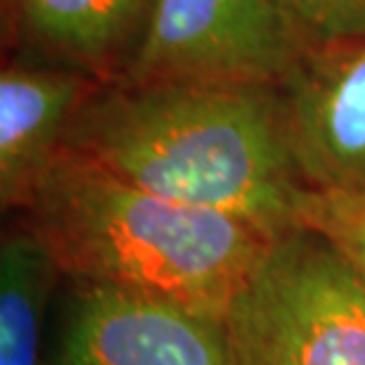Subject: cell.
Listing matches in <instances>:
<instances>
[{
    "label": "cell",
    "mask_w": 365,
    "mask_h": 365,
    "mask_svg": "<svg viewBox=\"0 0 365 365\" xmlns=\"http://www.w3.org/2000/svg\"><path fill=\"white\" fill-rule=\"evenodd\" d=\"M64 152L271 237L302 225L311 197L275 86L100 83L71 121Z\"/></svg>",
    "instance_id": "1"
},
{
    "label": "cell",
    "mask_w": 365,
    "mask_h": 365,
    "mask_svg": "<svg viewBox=\"0 0 365 365\" xmlns=\"http://www.w3.org/2000/svg\"><path fill=\"white\" fill-rule=\"evenodd\" d=\"M102 81L29 55L0 71V204L24 211L36 185L62 155L76 112Z\"/></svg>",
    "instance_id": "7"
},
{
    "label": "cell",
    "mask_w": 365,
    "mask_h": 365,
    "mask_svg": "<svg viewBox=\"0 0 365 365\" xmlns=\"http://www.w3.org/2000/svg\"><path fill=\"white\" fill-rule=\"evenodd\" d=\"M309 46L365 36V0H284Z\"/></svg>",
    "instance_id": "11"
},
{
    "label": "cell",
    "mask_w": 365,
    "mask_h": 365,
    "mask_svg": "<svg viewBox=\"0 0 365 365\" xmlns=\"http://www.w3.org/2000/svg\"><path fill=\"white\" fill-rule=\"evenodd\" d=\"M69 284L50 365H237L225 318L143 292Z\"/></svg>",
    "instance_id": "5"
},
{
    "label": "cell",
    "mask_w": 365,
    "mask_h": 365,
    "mask_svg": "<svg viewBox=\"0 0 365 365\" xmlns=\"http://www.w3.org/2000/svg\"><path fill=\"white\" fill-rule=\"evenodd\" d=\"M277 88L306 187L365 192V36L309 46Z\"/></svg>",
    "instance_id": "6"
},
{
    "label": "cell",
    "mask_w": 365,
    "mask_h": 365,
    "mask_svg": "<svg viewBox=\"0 0 365 365\" xmlns=\"http://www.w3.org/2000/svg\"><path fill=\"white\" fill-rule=\"evenodd\" d=\"M225 323L237 365H365V280L332 240L299 225Z\"/></svg>",
    "instance_id": "3"
},
{
    "label": "cell",
    "mask_w": 365,
    "mask_h": 365,
    "mask_svg": "<svg viewBox=\"0 0 365 365\" xmlns=\"http://www.w3.org/2000/svg\"><path fill=\"white\" fill-rule=\"evenodd\" d=\"M21 55L119 81L148 31L155 0H5Z\"/></svg>",
    "instance_id": "8"
},
{
    "label": "cell",
    "mask_w": 365,
    "mask_h": 365,
    "mask_svg": "<svg viewBox=\"0 0 365 365\" xmlns=\"http://www.w3.org/2000/svg\"><path fill=\"white\" fill-rule=\"evenodd\" d=\"M306 48L284 0H155L119 81L277 88Z\"/></svg>",
    "instance_id": "4"
},
{
    "label": "cell",
    "mask_w": 365,
    "mask_h": 365,
    "mask_svg": "<svg viewBox=\"0 0 365 365\" xmlns=\"http://www.w3.org/2000/svg\"><path fill=\"white\" fill-rule=\"evenodd\" d=\"M302 225H309V228L323 232L327 240H332L365 280V192H311Z\"/></svg>",
    "instance_id": "10"
},
{
    "label": "cell",
    "mask_w": 365,
    "mask_h": 365,
    "mask_svg": "<svg viewBox=\"0 0 365 365\" xmlns=\"http://www.w3.org/2000/svg\"><path fill=\"white\" fill-rule=\"evenodd\" d=\"M62 280L53 257L24 218L0 240V365H50L46 320Z\"/></svg>",
    "instance_id": "9"
},
{
    "label": "cell",
    "mask_w": 365,
    "mask_h": 365,
    "mask_svg": "<svg viewBox=\"0 0 365 365\" xmlns=\"http://www.w3.org/2000/svg\"><path fill=\"white\" fill-rule=\"evenodd\" d=\"M21 218L62 280L143 292L228 318L277 237L240 218L190 207L64 152Z\"/></svg>",
    "instance_id": "2"
}]
</instances>
